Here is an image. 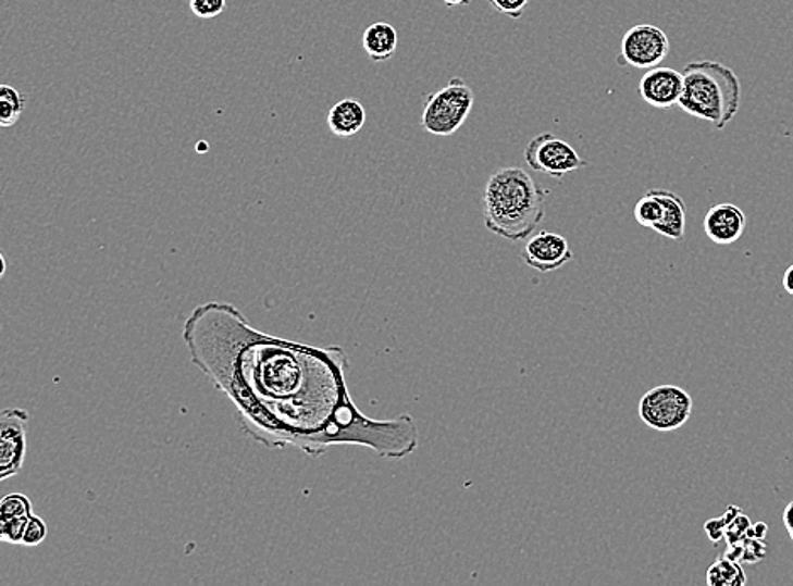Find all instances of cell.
Returning <instances> with one entry per match:
<instances>
[{
    "label": "cell",
    "mask_w": 793,
    "mask_h": 586,
    "mask_svg": "<svg viewBox=\"0 0 793 586\" xmlns=\"http://www.w3.org/2000/svg\"><path fill=\"white\" fill-rule=\"evenodd\" d=\"M183 340L191 362L236 404L244 432L267 447L293 445L317 457L332 447L359 445L401 460L420 445L410 414L380 421L356 408L342 348L267 337L222 301L198 307L186 320Z\"/></svg>",
    "instance_id": "cell-1"
},
{
    "label": "cell",
    "mask_w": 793,
    "mask_h": 586,
    "mask_svg": "<svg viewBox=\"0 0 793 586\" xmlns=\"http://www.w3.org/2000/svg\"><path fill=\"white\" fill-rule=\"evenodd\" d=\"M547 195L520 167L496 171L484 189V225L511 242L528 239L547 215Z\"/></svg>",
    "instance_id": "cell-2"
},
{
    "label": "cell",
    "mask_w": 793,
    "mask_h": 586,
    "mask_svg": "<svg viewBox=\"0 0 793 586\" xmlns=\"http://www.w3.org/2000/svg\"><path fill=\"white\" fill-rule=\"evenodd\" d=\"M679 105L685 114L710 122L722 130L740 112V78L719 61H692L683 70Z\"/></svg>",
    "instance_id": "cell-3"
},
{
    "label": "cell",
    "mask_w": 793,
    "mask_h": 586,
    "mask_svg": "<svg viewBox=\"0 0 793 586\" xmlns=\"http://www.w3.org/2000/svg\"><path fill=\"white\" fill-rule=\"evenodd\" d=\"M474 102L472 88L462 78H453L447 87L426 97L422 112L423 129L432 136H453L468 121Z\"/></svg>",
    "instance_id": "cell-4"
},
{
    "label": "cell",
    "mask_w": 793,
    "mask_h": 586,
    "mask_svg": "<svg viewBox=\"0 0 793 586\" xmlns=\"http://www.w3.org/2000/svg\"><path fill=\"white\" fill-rule=\"evenodd\" d=\"M694 409V399L682 387L664 384L653 387L643 396L637 414L655 432H676L687 423Z\"/></svg>",
    "instance_id": "cell-5"
},
{
    "label": "cell",
    "mask_w": 793,
    "mask_h": 586,
    "mask_svg": "<svg viewBox=\"0 0 793 586\" xmlns=\"http://www.w3.org/2000/svg\"><path fill=\"white\" fill-rule=\"evenodd\" d=\"M524 161L533 171L554 179H562L566 174L585 166V161L569 142L550 133L540 134L528 142Z\"/></svg>",
    "instance_id": "cell-6"
},
{
    "label": "cell",
    "mask_w": 793,
    "mask_h": 586,
    "mask_svg": "<svg viewBox=\"0 0 793 586\" xmlns=\"http://www.w3.org/2000/svg\"><path fill=\"white\" fill-rule=\"evenodd\" d=\"M668 53L670 41L664 29L653 24H637L623 36L619 63L636 70H649L660 66Z\"/></svg>",
    "instance_id": "cell-7"
},
{
    "label": "cell",
    "mask_w": 793,
    "mask_h": 586,
    "mask_svg": "<svg viewBox=\"0 0 793 586\" xmlns=\"http://www.w3.org/2000/svg\"><path fill=\"white\" fill-rule=\"evenodd\" d=\"M29 413L5 408L0 413V481H8L23 470L26 460V433Z\"/></svg>",
    "instance_id": "cell-8"
},
{
    "label": "cell",
    "mask_w": 793,
    "mask_h": 586,
    "mask_svg": "<svg viewBox=\"0 0 793 586\" xmlns=\"http://www.w3.org/2000/svg\"><path fill=\"white\" fill-rule=\"evenodd\" d=\"M521 255L524 264L536 269L540 273L557 271L573 259L572 249L566 237L555 232H540L538 235H533Z\"/></svg>",
    "instance_id": "cell-9"
},
{
    "label": "cell",
    "mask_w": 793,
    "mask_h": 586,
    "mask_svg": "<svg viewBox=\"0 0 793 586\" xmlns=\"http://www.w3.org/2000/svg\"><path fill=\"white\" fill-rule=\"evenodd\" d=\"M637 93L655 109H670V107L679 105L680 97L683 93V72L680 73L677 70L667 68V66L646 70L637 85Z\"/></svg>",
    "instance_id": "cell-10"
},
{
    "label": "cell",
    "mask_w": 793,
    "mask_h": 586,
    "mask_svg": "<svg viewBox=\"0 0 793 586\" xmlns=\"http://www.w3.org/2000/svg\"><path fill=\"white\" fill-rule=\"evenodd\" d=\"M746 215L733 203L714 204L704 219V232L716 246H731L746 230Z\"/></svg>",
    "instance_id": "cell-11"
},
{
    "label": "cell",
    "mask_w": 793,
    "mask_h": 586,
    "mask_svg": "<svg viewBox=\"0 0 793 586\" xmlns=\"http://www.w3.org/2000/svg\"><path fill=\"white\" fill-rule=\"evenodd\" d=\"M365 109L359 100L344 99L332 107L326 125L334 136L352 137L361 133L365 124Z\"/></svg>",
    "instance_id": "cell-12"
},
{
    "label": "cell",
    "mask_w": 793,
    "mask_h": 586,
    "mask_svg": "<svg viewBox=\"0 0 793 586\" xmlns=\"http://www.w3.org/2000/svg\"><path fill=\"white\" fill-rule=\"evenodd\" d=\"M664 204V216L660 224L655 225L653 230L664 235L667 239L682 240L685 235V220H687V207L682 198L668 189H653Z\"/></svg>",
    "instance_id": "cell-13"
},
{
    "label": "cell",
    "mask_w": 793,
    "mask_h": 586,
    "mask_svg": "<svg viewBox=\"0 0 793 586\" xmlns=\"http://www.w3.org/2000/svg\"><path fill=\"white\" fill-rule=\"evenodd\" d=\"M362 46L368 57L374 63L387 61L396 53L398 48V33L387 23H374L364 30Z\"/></svg>",
    "instance_id": "cell-14"
},
{
    "label": "cell",
    "mask_w": 793,
    "mask_h": 586,
    "mask_svg": "<svg viewBox=\"0 0 793 586\" xmlns=\"http://www.w3.org/2000/svg\"><path fill=\"white\" fill-rule=\"evenodd\" d=\"M706 579L709 586H744L748 583L741 563L731 560L726 554L710 564Z\"/></svg>",
    "instance_id": "cell-15"
},
{
    "label": "cell",
    "mask_w": 793,
    "mask_h": 586,
    "mask_svg": "<svg viewBox=\"0 0 793 586\" xmlns=\"http://www.w3.org/2000/svg\"><path fill=\"white\" fill-rule=\"evenodd\" d=\"M26 105L27 99L17 88L11 87V85H0V125L2 127H12L17 124Z\"/></svg>",
    "instance_id": "cell-16"
},
{
    "label": "cell",
    "mask_w": 793,
    "mask_h": 586,
    "mask_svg": "<svg viewBox=\"0 0 793 586\" xmlns=\"http://www.w3.org/2000/svg\"><path fill=\"white\" fill-rule=\"evenodd\" d=\"M661 216H664V204L655 191L649 189L648 194L637 200L636 207H634V219L642 227L653 230L655 225L660 224Z\"/></svg>",
    "instance_id": "cell-17"
},
{
    "label": "cell",
    "mask_w": 793,
    "mask_h": 586,
    "mask_svg": "<svg viewBox=\"0 0 793 586\" xmlns=\"http://www.w3.org/2000/svg\"><path fill=\"white\" fill-rule=\"evenodd\" d=\"M30 515L0 518V539L8 545L23 546L24 531H26Z\"/></svg>",
    "instance_id": "cell-18"
},
{
    "label": "cell",
    "mask_w": 793,
    "mask_h": 586,
    "mask_svg": "<svg viewBox=\"0 0 793 586\" xmlns=\"http://www.w3.org/2000/svg\"><path fill=\"white\" fill-rule=\"evenodd\" d=\"M30 500L24 494H9L0 502V518H20V515H30Z\"/></svg>",
    "instance_id": "cell-19"
},
{
    "label": "cell",
    "mask_w": 793,
    "mask_h": 586,
    "mask_svg": "<svg viewBox=\"0 0 793 586\" xmlns=\"http://www.w3.org/2000/svg\"><path fill=\"white\" fill-rule=\"evenodd\" d=\"M48 536V526L39 515H30L29 522H27L26 531H24L23 546L27 548H36L41 545Z\"/></svg>",
    "instance_id": "cell-20"
},
{
    "label": "cell",
    "mask_w": 793,
    "mask_h": 586,
    "mask_svg": "<svg viewBox=\"0 0 793 586\" xmlns=\"http://www.w3.org/2000/svg\"><path fill=\"white\" fill-rule=\"evenodd\" d=\"M227 8V0H190V11L200 20H213Z\"/></svg>",
    "instance_id": "cell-21"
},
{
    "label": "cell",
    "mask_w": 793,
    "mask_h": 586,
    "mask_svg": "<svg viewBox=\"0 0 793 586\" xmlns=\"http://www.w3.org/2000/svg\"><path fill=\"white\" fill-rule=\"evenodd\" d=\"M752 526L753 524L748 515L743 514V512L738 514L726 526V541H728V545H736V543L743 541L744 537L748 536V531Z\"/></svg>",
    "instance_id": "cell-22"
},
{
    "label": "cell",
    "mask_w": 793,
    "mask_h": 586,
    "mask_svg": "<svg viewBox=\"0 0 793 586\" xmlns=\"http://www.w3.org/2000/svg\"><path fill=\"white\" fill-rule=\"evenodd\" d=\"M490 4L499 14L508 15L511 20H520V17H523L530 0H490Z\"/></svg>",
    "instance_id": "cell-23"
},
{
    "label": "cell",
    "mask_w": 793,
    "mask_h": 586,
    "mask_svg": "<svg viewBox=\"0 0 793 586\" xmlns=\"http://www.w3.org/2000/svg\"><path fill=\"white\" fill-rule=\"evenodd\" d=\"M743 563H758L764 560L767 554V546L764 539H755V537H744L743 541Z\"/></svg>",
    "instance_id": "cell-24"
},
{
    "label": "cell",
    "mask_w": 793,
    "mask_h": 586,
    "mask_svg": "<svg viewBox=\"0 0 793 586\" xmlns=\"http://www.w3.org/2000/svg\"><path fill=\"white\" fill-rule=\"evenodd\" d=\"M704 529H706L707 537H709L710 541H713V543L721 541V539H724V537H726L724 519H722V518L710 519V521L706 522V526H704Z\"/></svg>",
    "instance_id": "cell-25"
},
{
    "label": "cell",
    "mask_w": 793,
    "mask_h": 586,
    "mask_svg": "<svg viewBox=\"0 0 793 586\" xmlns=\"http://www.w3.org/2000/svg\"><path fill=\"white\" fill-rule=\"evenodd\" d=\"M768 533V526L765 524V522H756V524H753L752 527H749L748 536L746 537H755V539H765V536H767Z\"/></svg>",
    "instance_id": "cell-26"
},
{
    "label": "cell",
    "mask_w": 793,
    "mask_h": 586,
    "mask_svg": "<svg viewBox=\"0 0 793 586\" xmlns=\"http://www.w3.org/2000/svg\"><path fill=\"white\" fill-rule=\"evenodd\" d=\"M782 284L785 291L793 296V264L790 265V267L786 269L785 274H783Z\"/></svg>",
    "instance_id": "cell-27"
},
{
    "label": "cell",
    "mask_w": 793,
    "mask_h": 586,
    "mask_svg": "<svg viewBox=\"0 0 793 586\" xmlns=\"http://www.w3.org/2000/svg\"><path fill=\"white\" fill-rule=\"evenodd\" d=\"M783 524H785L786 529L793 526V500L785 507V511H783Z\"/></svg>",
    "instance_id": "cell-28"
},
{
    "label": "cell",
    "mask_w": 793,
    "mask_h": 586,
    "mask_svg": "<svg viewBox=\"0 0 793 586\" xmlns=\"http://www.w3.org/2000/svg\"><path fill=\"white\" fill-rule=\"evenodd\" d=\"M447 8H457V5H469L472 0H442Z\"/></svg>",
    "instance_id": "cell-29"
},
{
    "label": "cell",
    "mask_w": 793,
    "mask_h": 586,
    "mask_svg": "<svg viewBox=\"0 0 793 586\" xmlns=\"http://www.w3.org/2000/svg\"><path fill=\"white\" fill-rule=\"evenodd\" d=\"M786 531H789L790 539H792V541H793V526L789 527V529H786Z\"/></svg>",
    "instance_id": "cell-30"
}]
</instances>
